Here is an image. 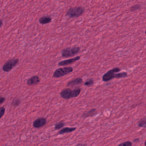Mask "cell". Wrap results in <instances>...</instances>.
Segmentation results:
<instances>
[{
	"mask_svg": "<svg viewBox=\"0 0 146 146\" xmlns=\"http://www.w3.org/2000/svg\"><path fill=\"white\" fill-rule=\"evenodd\" d=\"M84 7L82 6L71 7L67 11L66 16L70 18H76L82 16L84 12Z\"/></svg>",
	"mask_w": 146,
	"mask_h": 146,
	"instance_id": "cell-1",
	"label": "cell"
},
{
	"mask_svg": "<svg viewBox=\"0 0 146 146\" xmlns=\"http://www.w3.org/2000/svg\"><path fill=\"white\" fill-rule=\"evenodd\" d=\"M80 48L78 46L68 47L63 49L61 52L62 57L67 58L73 57L80 52Z\"/></svg>",
	"mask_w": 146,
	"mask_h": 146,
	"instance_id": "cell-2",
	"label": "cell"
},
{
	"mask_svg": "<svg viewBox=\"0 0 146 146\" xmlns=\"http://www.w3.org/2000/svg\"><path fill=\"white\" fill-rule=\"evenodd\" d=\"M73 71V68L70 66L58 68L54 72L53 77L55 78H61L72 72Z\"/></svg>",
	"mask_w": 146,
	"mask_h": 146,
	"instance_id": "cell-3",
	"label": "cell"
},
{
	"mask_svg": "<svg viewBox=\"0 0 146 146\" xmlns=\"http://www.w3.org/2000/svg\"><path fill=\"white\" fill-rule=\"evenodd\" d=\"M121 71V69L119 67H115L111 69L105 73L103 76L102 79L103 82H107L111 81L112 79L115 78L116 73L119 72Z\"/></svg>",
	"mask_w": 146,
	"mask_h": 146,
	"instance_id": "cell-4",
	"label": "cell"
},
{
	"mask_svg": "<svg viewBox=\"0 0 146 146\" xmlns=\"http://www.w3.org/2000/svg\"><path fill=\"white\" fill-rule=\"evenodd\" d=\"M19 63V59H13L8 60L5 63L2 67L3 70L5 72H8L11 70Z\"/></svg>",
	"mask_w": 146,
	"mask_h": 146,
	"instance_id": "cell-5",
	"label": "cell"
},
{
	"mask_svg": "<svg viewBox=\"0 0 146 146\" xmlns=\"http://www.w3.org/2000/svg\"><path fill=\"white\" fill-rule=\"evenodd\" d=\"M46 123L47 119L46 118H38L34 121L33 126L36 128H40L45 126Z\"/></svg>",
	"mask_w": 146,
	"mask_h": 146,
	"instance_id": "cell-6",
	"label": "cell"
},
{
	"mask_svg": "<svg viewBox=\"0 0 146 146\" xmlns=\"http://www.w3.org/2000/svg\"><path fill=\"white\" fill-rule=\"evenodd\" d=\"M60 94L63 99L69 100L72 98V90L69 88L64 89L60 92Z\"/></svg>",
	"mask_w": 146,
	"mask_h": 146,
	"instance_id": "cell-7",
	"label": "cell"
},
{
	"mask_svg": "<svg viewBox=\"0 0 146 146\" xmlns=\"http://www.w3.org/2000/svg\"><path fill=\"white\" fill-rule=\"evenodd\" d=\"M80 56H77L72 58L70 59L66 60H62L60 61L58 63V65L59 66H64L69 65L71 64H73L75 63L76 61L80 60Z\"/></svg>",
	"mask_w": 146,
	"mask_h": 146,
	"instance_id": "cell-8",
	"label": "cell"
},
{
	"mask_svg": "<svg viewBox=\"0 0 146 146\" xmlns=\"http://www.w3.org/2000/svg\"><path fill=\"white\" fill-rule=\"evenodd\" d=\"M40 79L37 76H33L27 80V84L29 86L37 85L40 83Z\"/></svg>",
	"mask_w": 146,
	"mask_h": 146,
	"instance_id": "cell-9",
	"label": "cell"
},
{
	"mask_svg": "<svg viewBox=\"0 0 146 146\" xmlns=\"http://www.w3.org/2000/svg\"><path fill=\"white\" fill-rule=\"evenodd\" d=\"M82 78H77L76 79H73L69 81L67 84V86L68 87H73L76 85L81 84L83 83Z\"/></svg>",
	"mask_w": 146,
	"mask_h": 146,
	"instance_id": "cell-10",
	"label": "cell"
},
{
	"mask_svg": "<svg viewBox=\"0 0 146 146\" xmlns=\"http://www.w3.org/2000/svg\"><path fill=\"white\" fill-rule=\"evenodd\" d=\"M52 18L50 16H43L39 19V22L42 25H46L52 22Z\"/></svg>",
	"mask_w": 146,
	"mask_h": 146,
	"instance_id": "cell-11",
	"label": "cell"
},
{
	"mask_svg": "<svg viewBox=\"0 0 146 146\" xmlns=\"http://www.w3.org/2000/svg\"><path fill=\"white\" fill-rule=\"evenodd\" d=\"M76 127H65L61 129L58 132L59 135H62L65 133H70L76 130Z\"/></svg>",
	"mask_w": 146,
	"mask_h": 146,
	"instance_id": "cell-12",
	"label": "cell"
},
{
	"mask_svg": "<svg viewBox=\"0 0 146 146\" xmlns=\"http://www.w3.org/2000/svg\"><path fill=\"white\" fill-rule=\"evenodd\" d=\"M97 111L95 108H93L88 111H85L82 117L84 118L88 117H93L96 114Z\"/></svg>",
	"mask_w": 146,
	"mask_h": 146,
	"instance_id": "cell-13",
	"label": "cell"
},
{
	"mask_svg": "<svg viewBox=\"0 0 146 146\" xmlns=\"http://www.w3.org/2000/svg\"><path fill=\"white\" fill-rule=\"evenodd\" d=\"M72 98H76L80 95L81 92V89L79 87H76L72 90Z\"/></svg>",
	"mask_w": 146,
	"mask_h": 146,
	"instance_id": "cell-14",
	"label": "cell"
},
{
	"mask_svg": "<svg viewBox=\"0 0 146 146\" xmlns=\"http://www.w3.org/2000/svg\"><path fill=\"white\" fill-rule=\"evenodd\" d=\"M127 76H128V73L127 72H119V73H116L115 78H124L127 77Z\"/></svg>",
	"mask_w": 146,
	"mask_h": 146,
	"instance_id": "cell-15",
	"label": "cell"
},
{
	"mask_svg": "<svg viewBox=\"0 0 146 146\" xmlns=\"http://www.w3.org/2000/svg\"><path fill=\"white\" fill-rule=\"evenodd\" d=\"M138 126L141 128H146V119H142L141 120H139L138 122Z\"/></svg>",
	"mask_w": 146,
	"mask_h": 146,
	"instance_id": "cell-16",
	"label": "cell"
},
{
	"mask_svg": "<svg viewBox=\"0 0 146 146\" xmlns=\"http://www.w3.org/2000/svg\"><path fill=\"white\" fill-rule=\"evenodd\" d=\"M64 123L62 122V121H60V122L55 124V125H54V129L55 130L60 129L64 127Z\"/></svg>",
	"mask_w": 146,
	"mask_h": 146,
	"instance_id": "cell-17",
	"label": "cell"
},
{
	"mask_svg": "<svg viewBox=\"0 0 146 146\" xmlns=\"http://www.w3.org/2000/svg\"><path fill=\"white\" fill-rule=\"evenodd\" d=\"M21 103V100L19 98H15L12 102V105L14 107L18 106Z\"/></svg>",
	"mask_w": 146,
	"mask_h": 146,
	"instance_id": "cell-18",
	"label": "cell"
},
{
	"mask_svg": "<svg viewBox=\"0 0 146 146\" xmlns=\"http://www.w3.org/2000/svg\"><path fill=\"white\" fill-rule=\"evenodd\" d=\"M94 83V81L93 80V79H89L87 80L86 82L84 83V85L85 86H88V87H90V86H92L93 85V84Z\"/></svg>",
	"mask_w": 146,
	"mask_h": 146,
	"instance_id": "cell-19",
	"label": "cell"
},
{
	"mask_svg": "<svg viewBox=\"0 0 146 146\" xmlns=\"http://www.w3.org/2000/svg\"><path fill=\"white\" fill-rule=\"evenodd\" d=\"M141 5H140L137 4V5H135L131 7L130 8V11L132 12L135 11H137V10H139L141 8Z\"/></svg>",
	"mask_w": 146,
	"mask_h": 146,
	"instance_id": "cell-20",
	"label": "cell"
},
{
	"mask_svg": "<svg viewBox=\"0 0 146 146\" xmlns=\"http://www.w3.org/2000/svg\"><path fill=\"white\" fill-rule=\"evenodd\" d=\"M132 143L130 141H127L124 142L122 143L119 144V146H132Z\"/></svg>",
	"mask_w": 146,
	"mask_h": 146,
	"instance_id": "cell-21",
	"label": "cell"
},
{
	"mask_svg": "<svg viewBox=\"0 0 146 146\" xmlns=\"http://www.w3.org/2000/svg\"><path fill=\"white\" fill-rule=\"evenodd\" d=\"M5 112V108L4 107L0 108V119L4 116Z\"/></svg>",
	"mask_w": 146,
	"mask_h": 146,
	"instance_id": "cell-22",
	"label": "cell"
},
{
	"mask_svg": "<svg viewBox=\"0 0 146 146\" xmlns=\"http://www.w3.org/2000/svg\"><path fill=\"white\" fill-rule=\"evenodd\" d=\"M5 100V97H2V96H0V105H1L2 103H4Z\"/></svg>",
	"mask_w": 146,
	"mask_h": 146,
	"instance_id": "cell-23",
	"label": "cell"
},
{
	"mask_svg": "<svg viewBox=\"0 0 146 146\" xmlns=\"http://www.w3.org/2000/svg\"><path fill=\"white\" fill-rule=\"evenodd\" d=\"M3 22H2V20L1 19H0V29L1 28V26H2V25H3Z\"/></svg>",
	"mask_w": 146,
	"mask_h": 146,
	"instance_id": "cell-24",
	"label": "cell"
},
{
	"mask_svg": "<svg viewBox=\"0 0 146 146\" xmlns=\"http://www.w3.org/2000/svg\"><path fill=\"white\" fill-rule=\"evenodd\" d=\"M139 139H135V140H133V141L135 142H137L139 141Z\"/></svg>",
	"mask_w": 146,
	"mask_h": 146,
	"instance_id": "cell-25",
	"label": "cell"
}]
</instances>
